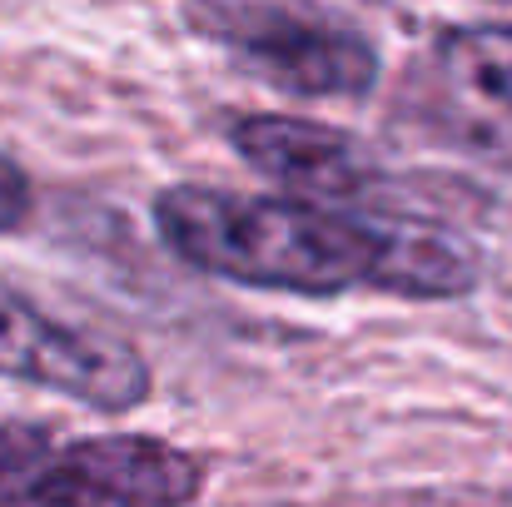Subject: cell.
I'll return each instance as SVG.
<instances>
[{
  "label": "cell",
  "instance_id": "cell-2",
  "mask_svg": "<svg viewBox=\"0 0 512 507\" xmlns=\"http://www.w3.org/2000/svg\"><path fill=\"white\" fill-rule=\"evenodd\" d=\"M204 458L150 433L60 443L40 423H0V507H189Z\"/></svg>",
  "mask_w": 512,
  "mask_h": 507
},
{
  "label": "cell",
  "instance_id": "cell-6",
  "mask_svg": "<svg viewBox=\"0 0 512 507\" xmlns=\"http://www.w3.org/2000/svg\"><path fill=\"white\" fill-rule=\"evenodd\" d=\"M438 60L483 100L512 110V20L448 25L438 40Z\"/></svg>",
  "mask_w": 512,
  "mask_h": 507
},
{
  "label": "cell",
  "instance_id": "cell-5",
  "mask_svg": "<svg viewBox=\"0 0 512 507\" xmlns=\"http://www.w3.org/2000/svg\"><path fill=\"white\" fill-rule=\"evenodd\" d=\"M229 145L239 150V160L294 189L309 204H329V209H378L388 204V174L383 165L334 125L319 120H294V115H234L229 120Z\"/></svg>",
  "mask_w": 512,
  "mask_h": 507
},
{
  "label": "cell",
  "instance_id": "cell-3",
  "mask_svg": "<svg viewBox=\"0 0 512 507\" xmlns=\"http://www.w3.org/2000/svg\"><path fill=\"white\" fill-rule=\"evenodd\" d=\"M184 25L299 100H363L383 75L378 45L358 25L324 10L214 0L184 5Z\"/></svg>",
  "mask_w": 512,
  "mask_h": 507
},
{
  "label": "cell",
  "instance_id": "cell-7",
  "mask_svg": "<svg viewBox=\"0 0 512 507\" xmlns=\"http://www.w3.org/2000/svg\"><path fill=\"white\" fill-rule=\"evenodd\" d=\"M30 209H35V184L20 160H10L0 150V234H15L30 224Z\"/></svg>",
  "mask_w": 512,
  "mask_h": 507
},
{
  "label": "cell",
  "instance_id": "cell-4",
  "mask_svg": "<svg viewBox=\"0 0 512 507\" xmlns=\"http://www.w3.org/2000/svg\"><path fill=\"white\" fill-rule=\"evenodd\" d=\"M0 378L75 398L100 413H130L150 398L155 373L130 338L70 324L0 279Z\"/></svg>",
  "mask_w": 512,
  "mask_h": 507
},
{
  "label": "cell",
  "instance_id": "cell-1",
  "mask_svg": "<svg viewBox=\"0 0 512 507\" xmlns=\"http://www.w3.org/2000/svg\"><path fill=\"white\" fill-rule=\"evenodd\" d=\"M155 229L179 264L269 294L334 299L373 289L443 304L478 289V259L468 249L398 214H358L219 184H170L155 194Z\"/></svg>",
  "mask_w": 512,
  "mask_h": 507
}]
</instances>
